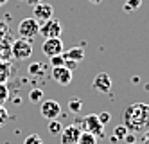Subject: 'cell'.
Instances as JSON below:
<instances>
[{"label":"cell","instance_id":"1","mask_svg":"<svg viewBox=\"0 0 149 144\" xmlns=\"http://www.w3.org/2000/svg\"><path fill=\"white\" fill-rule=\"evenodd\" d=\"M124 126L130 131H142L149 128V105L147 103H131L122 114Z\"/></svg>","mask_w":149,"mask_h":144},{"label":"cell","instance_id":"2","mask_svg":"<svg viewBox=\"0 0 149 144\" xmlns=\"http://www.w3.org/2000/svg\"><path fill=\"white\" fill-rule=\"evenodd\" d=\"M38 32H40V24L33 16H31V18H24L18 24V34H20V38H24V40L36 38Z\"/></svg>","mask_w":149,"mask_h":144},{"label":"cell","instance_id":"3","mask_svg":"<svg viewBox=\"0 0 149 144\" xmlns=\"http://www.w3.org/2000/svg\"><path fill=\"white\" fill-rule=\"evenodd\" d=\"M81 131H88V133L95 135V137H102L104 135V124L99 123V119H97V114H88L86 117L83 119V123H81Z\"/></svg>","mask_w":149,"mask_h":144},{"label":"cell","instance_id":"4","mask_svg":"<svg viewBox=\"0 0 149 144\" xmlns=\"http://www.w3.org/2000/svg\"><path fill=\"white\" fill-rule=\"evenodd\" d=\"M13 56L20 61H24L27 58H31V54H33V43H31V40H24V38H18L13 41Z\"/></svg>","mask_w":149,"mask_h":144},{"label":"cell","instance_id":"5","mask_svg":"<svg viewBox=\"0 0 149 144\" xmlns=\"http://www.w3.org/2000/svg\"><path fill=\"white\" fill-rule=\"evenodd\" d=\"M61 22L56 20V18H50L47 22H43V24H40V32L38 34H41L45 40L47 38H59L61 34Z\"/></svg>","mask_w":149,"mask_h":144},{"label":"cell","instance_id":"6","mask_svg":"<svg viewBox=\"0 0 149 144\" xmlns=\"http://www.w3.org/2000/svg\"><path fill=\"white\" fill-rule=\"evenodd\" d=\"M40 114L49 121L58 119L61 115V105L58 101H54V99H45V101L40 103Z\"/></svg>","mask_w":149,"mask_h":144},{"label":"cell","instance_id":"7","mask_svg":"<svg viewBox=\"0 0 149 144\" xmlns=\"http://www.w3.org/2000/svg\"><path fill=\"white\" fill-rule=\"evenodd\" d=\"M34 7V11H33V18L38 22V24H43V22H47V20H50L52 18V15H54V7H52L50 4H45V2H40V4H36V6H33Z\"/></svg>","mask_w":149,"mask_h":144},{"label":"cell","instance_id":"8","mask_svg":"<svg viewBox=\"0 0 149 144\" xmlns=\"http://www.w3.org/2000/svg\"><path fill=\"white\" fill-rule=\"evenodd\" d=\"M79 135H81V128L77 124H68L61 130L59 140H61V144H77Z\"/></svg>","mask_w":149,"mask_h":144},{"label":"cell","instance_id":"9","mask_svg":"<svg viewBox=\"0 0 149 144\" xmlns=\"http://www.w3.org/2000/svg\"><path fill=\"white\" fill-rule=\"evenodd\" d=\"M92 88H93L95 92L108 94L111 90V77L106 74V72H99L97 76L93 77V81H92Z\"/></svg>","mask_w":149,"mask_h":144},{"label":"cell","instance_id":"10","mask_svg":"<svg viewBox=\"0 0 149 144\" xmlns=\"http://www.w3.org/2000/svg\"><path fill=\"white\" fill-rule=\"evenodd\" d=\"M43 54L47 58L50 56H58V54H63V41L59 38H47L43 41V47H41Z\"/></svg>","mask_w":149,"mask_h":144},{"label":"cell","instance_id":"11","mask_svg":"<svg viewBox=\"0 0 149 144\" xmlns=\"http://www.w3.org/2000/svg\"><path fill=\"white\" fill-rule=\"evenodd\" d=\"M52 79L63 86H67L72 81V72L65 67H52Z\"/></svg>","mask_w":149,"mask_h":144},{"label":"cell","instance_id":"12","mask_svg":"<svg viewBox=\"0 0 149 144\" xmlns=\"http://www.w3.org/2000/svg\"><path fill=\"white\" fill-rule=\"evenodd\" d=\"M63 58L65 60H72V61H83L84 60V49L83 47H74V49H68L67 52H63Z\"/></svg>","mask_w":149,"mask_h":144},{"label":"cell","instance_id":"13","mask_svg":"<svg viewBox=\"0 0 149 144\" xmlns=\"http://www.w3.org/2000/svg\"><path fill=\"white\" fill-rule=\"evenodd\" d=\"M140 6H142V0H124L122 9L126 11V13H133V11L140 9Z\"/></svg>","mask_w":149,"mask_h":144},{"label":"cell","instance_id":"14","mask_svg":"<svg viewBox=\"0 0 149 144\" xmlns=\"http://www.w3.org/2000/svg\"><path fill=\"white\" fill-rule=\"evenodd\" d=\"M77 144H97V137L88 133V131H81V135L77 139Z\"/></svg>","mask_w":149,"mask_h":144},{"label":"cell","instance_id":"15","mask_svg":"<svg viewBox=\"0 0 149 144\" xmlns=\"http://www.w3.org/2000/svg\"><path fill=\"white\" fill-rule=\"evenodd\" d=\"M29 101L34 103V105L41 103L43 101V90H41V88H33V90L29 92Z\"/></svg>","mask_w":149,"mask_h":144},{"label":"cell","instance_id":"16","mask_svg":"<svg viewBox=\"0 0 149 144\" xmlns=\"http://www.w3.org/2000/svg\"><path fill=\"white\" fill-rule=\"evenodd\" d=\"M68 110L72 114H79L81 110H83V101L79 97H72L70 101H68Z\"/></svg>","mask_w":149,"mask_h":144},{"label":"cell","instance_id":"17","mask_svg":"<svg viewBox=\"0 0 149 144\" xmlns=\"http://www.w3.org/2000/svg\"><path fill=\"white\" fill-rule=\"evenodd\" d=\"M49 133L50 135H59L61 133V130H63V126H61V123L58 119H52V121H49Z\"/></svg>","mask_w":149,"mask_h":144},{"label":"cell","instance_id":"18","mask_svg":"<svg viewBox=\"0 0 149 144\" xmlns=\"http://www.w3.org/2000/svg\"><path fill=\"white\" fill-rule=\"evenodd\" d=\"M130 133V130H127L124 124H119V126H115V130H113V137L117 139V140H124V137Z\"/></svg>","mask_w":149,"mask_h":144},{"label":"cell","instance_id":"19","mask_svg":"<svg viewBox=\"0 0 149 144\" xmlns=\"http://www.w3.org/2000/svg\"><path fill=\"white\" fill-rule=\"evenodd\" d=\"M41 70H43V65L38 63V61L31 63V65H29V69H27V72H29L31 76H38V74H41Z\"/></svg>","mask_w":149,"mask_h":144},{"label":"cell","instance_id":"20","mask_svg":"<svg viewBox=\"0 0 149 144\" xmlns=\"http://www.w3.org/2000/svg\"><path fill=\"white\" fill-rule=\"evenodd\" d=\"M24 144H43V139H41L38 133H31L29 137H25Z\"/></svg>","mask_w":149,"mask_h":144},{"label":"cell","instance_id":"21","mask_svg":"<svg viewBox=\"0 0 149 144\" xmlns=\"http://www.w3.org/2000/svg\"><path fill=\"white\" fill-rule=\"evenodd\" d=\"M50 65L52 67H63V63H65V58H63V54H58V56H50Z\"/></svg>","mask_w":149,"mask_h":144},{"label":"cell","instance_id":"22","mask_svg":"<svg viewBox=\"0 0 149 144\" xmlns=\"http://www.w3.org/2000/svg\"><path fill=\"white\" fill-rule=\"evenodd\" d=\"M7 121H9V114H7V110L0 105V126H4Z\"/></svg>","mask_w":149,"mask_h":144},{"label":"cell","instance_id":"23","mask_svg":"<svg viewBox=\"0 0 149 144\" xmlns=\"http://www.w3.org/2000/svg\"><path fill=\"white\" fill-rule=\"evenodd\" d=\"M63 67H65V69H68L70 72H74V70L77 69V63H76V61H72V60H65V63H63Z\"/></svg>","mask_w":149,"mask_h":144},{"label":"cell","instance_id":"24","mask_svg":"<svg viewBox=\"0 0 149 144\" xmlns=\"http://www.w3.org/2000/svg\"><path fill=\"white\" fill-rule=\"evenodd\" d=\"M7 86H4V85H0V105H2L6 99H7Z\"/></svg>","mask_w":149,"mask_h":144},{"label":"cell","instance_id":"25","mask_svg":"<svg viewBox=\"0 0 149 144\" xmlns=\"http://www.w3.org/2000/svg\"><path fill=\"white\" fill-rule=\"evenodd\" d=\"M97 119H99L101 124H106V123L110 121V114H108V112H101V114L97 115Z\"/></svg>","mask_w":149,"mask_h":144},{"label":"cell","instance_id":"26","mask_svg":"<svg viewBox=\"0 0 149 144\" xmlns=\"http://www.w3.org/2000/svg\"><path fill=\"white\" fill-rule=\"evenodd\" d=\"M124 140H126L127 144H135V135H133V133H127V135L124 137Z\"/></svg>","mask_w":149,"mask_h":144},{"label":"cell","instance_id":"27","mask_svg":"<svg viewBox=\"0 0 149 144\" xmlns=\"http://www.w3.org/2000/svg\"><path fill=\"white\" fill-rule=\"evenodd\" d=\"M40 2H43V0H27L29 6H36V4H40Z\"/></svg>","mask_w":149,"mask_h":144},{"label":"cell","instance_id":"28","mask_svg":"<svg viewBox=\"0 0 149 144\" xmlns=\"http://www.w3.org/2000/svg\"><path fill=\"white\" fill-rule=\"evenodd\" d=\"M88 2H92V4H101L102 0H88Z\"/></svg>","mask_w":149,"mask_h":144},{"label":"cell","instance_id":"29","mask_svg":"<svg viewBox=\"0 0 149 144\" xmlns=\"http://www.w3.org/2000/svg\"><path fill=\"white\" fill-rule=\"evenodd\" d=\"M7 4V0H0V7H2V6H6Z\"/></svg>","mask_w":149,"mask_h":144}]
</instances>
